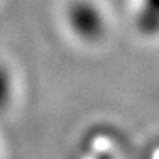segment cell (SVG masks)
Listing matches in <instances>:
<instances>
[{
  "label": "cell",
  "instance_id": "3957f363",
  "mask_svg": "<svg viewBox=\"0 0 159 159\" xmlns=\"http://www.w3.org/2000/svg\"><path fill=\"white\" fill-rule=\"evenodd\" d=\"M11 98V80L3 65H0V111L5 109Z\"/></svg>",
  "mask_w": 159,
  "mask_h": 159
},
{
  "label": "cell",
  "instance_id": "6da1fadb",
  "mask_svg": "<svg viewBox=\"0 0 159 159\" xmlns=\"http://www.w3.org/2000/svg\"><path fill=\"white\" fill-rule=\"evenodd\" d=\"M68 25L80 39L96 42L104 36L106 20L102 11L91 0H75L68 7Z\"/></svg>",
  "mask_w": 159,
  "mask_h": 159
},
{
  "label": "cell",
  "instance_id": "7a4b0ae2",
  "mask_svg": "<svg viewBox=\"0 0 159 159\" xmlns=\"http://www.w3.org/2000/svg\"><path fill=\"white\" fill-rule=\"evenodd\" d=\"M136 26L141 34L149 38L159 34V0H140Z\"/></svg>",
  "mask_w": 159,
  "mask_h": 159
}]
</instances>
